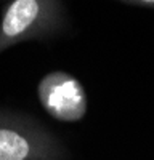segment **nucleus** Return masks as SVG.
Returning a JSON list of instances; mask_svg holds the SVG:
<instances>
[{
    "mask_svg": "<svg viewBox=\"0 0 154 160\" xmlns=\"http://www.w3.org/2000/svg\"><path fill=\"white\" fill-rule=\"evenodd\" d=\"M125 5H133V7H143V8H151L154 10V0H116Z\"/></svg>",
    "mask_w": 154,
    "mask_h": 160,
    "instance_id": "20e7f679",
    "label": "nucleus"
},
{
    "mask_svg": "<svg viewBox=\"0 0 154 160\" xmlns=\"http://www.w3.org/2000/svg\"><path fill=\"white\" fill-rule=\"evenodd\" d=\"M0 160H71V151L32 115L0 109Z\"/></svg>",
    "mask_w": 154,
    "mask_h": 160,
    "instance_id": "f03ea898",
    "label": "nucleus"
},
{
    "mask_svg": "<svg viewBox=\"0 0 154 160\" xmlns=\"http://www.w3.org/2000/svg\"><path fill=\"white\" fill-rule=\"evenodd\" d=\"M37 98L45 112L59 122H80L88 111L84 85L77 77L64 71L45 74L37 85Z\"/></svg>",
    "mask_w": 154,
    "mask_h": 160,
    "instance_id": "7ed1b4c3",
    "label": "nucleus"
},
{
    "mask_svg": "<svg viewBox=\"0 0 154 160\" xmlns=\"http://www.w3.org/2000/svg\"><path fill=\"white\" fill-rule=\"evenodd\" d=\"M68 26L63 0H8L0 18V55L18 43L55 38Z\"/></svg>",
    "mask_w": 154,
    "mask_h": 160,
    "instance_id": "f257e3e1",
    "label": "nucleus"
}]
</instances>
